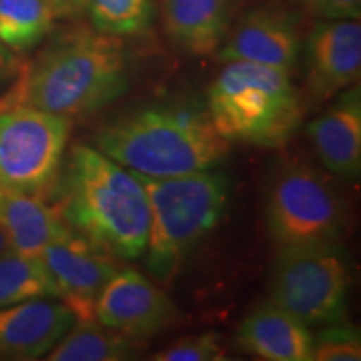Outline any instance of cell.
Here are the masks:
<instances>
[{"instance_id": "obj_1", "label": "cell", "mask_w": 361, "mask_h": 361, "mask_svg": "<svg viewBox=\"0 0 361 361\" xmlns=\"http://www.w3.org/2000/svg\"><path fill=\"white\" fill-rule=\"evenodd\" d=\"M128 89L124 42L87 25L57 32L34 61L24 62L19 79L20 104L67 119L102 109Z\"/></svg>"}, {"instance_id": "obj_2", "label": "cell", "mask_w": 361, "mask_h": 361, "mask_svg": "<svg viewBox=\"0 0 361 361\" xmlns=\"http://www.w3.org/2000/svg\"><path fill=\"white\" fill-rule=\"evenodd\" d=\"M56 184V206L72 233L104 247L116 258H142L151 213L146 189L133 171L94 146L78 144L71 149Z\"/></svg>"}, {"instance_id": "obj_3", "label": "cell", "mask_w": 361, "mask_h": 361, "mask_svg": "<svg viewBox=\"0 0 361 361\" xmlns=\"http://www.w3.org/2000/svg\"><path fill=\"white\" fill-rule=\"evenodd\" d=\"M94 147L117 164L147 178L213 171L231 151L207 111L188 104H152L104 124Z\"/></svg>"}, {"instance_id": "obj_4", "label": "cell", "mask_w": 361, "mask_h": 361, "mask_svg": "<svg viewBox=\"0 0 361 361\" xmlns=\"http://www.w3.org/2000/svg\"><path fill=\"white\" fill-rule=\"evenodd\" d=\"M303 112L290 71L255 62H226L207 94L211 123L229 142L281 147L300 129Z\"/></svg>"}, {"instance_id": "obj_5", "label": "cell", "mask_w": 361, "mask_h": 361, "mask_svg": "<svg viewBox=\"0 0 361 361\" xmlns=\"http://www.w3.org/2000/svg\"><path fill=\"white\" fill-rule=\"evenodd\" d=\"M135 176L146 189L151 213L146 269L159 283L169 284L219 224L229 201V179L213 171L161 179Z\"/></svg>"}, {"instance_id": "obj_6", "label": "cell", "mask_w": 361, "mask_h": 361, "mask_svg": "<svg viewBox=\"0 0 361 361\" xmlns=\"http://www.w3.org/2000/svg\"><path fill=\"white\" fill-rule=\"evenodd\" d=\"M264 214L278 251L338 243L346 226V206L335 183L301 162L279 166L271 176Z\"/></svg>"}, {"instance_id": "obj_7", "label": "cell", "mask_w": 361, "mask_h": 361, "mask_svg": "<svg viewBox=\"0 0 361 361\" xmlns=\"http://www.w3.org/2000/svg\"><path fill=\"white\" fill-rule=\"evenodd\" d=\"M350 266L338 243H319L278 251L269 281V301L308 326L345 318Z\"/></svg>"}, {"instance_id": "obj_8", "label": "cell", "mask_w": 361, "mask_h": 361, "mask_svg": "<svg viewBox=\"0 0 361 361\" xmlns=\"http://www.w3.org/2000/svg\"><path fill=\"white\" fill-rule=\"evenodd\" d=\"M71 119L27 104L0 107V189L52 191L69 141Z\"/></svg>"}, {"instance_id": "obj_9", "label": "cell", "mask_w": 361, "mask_h": 361, "mask_svg": "<svg viewBox=\"0 0 361 361\" xmlns=\"http://www.w3.org/2000/svg\"><path fill=\"white\" fill-rule=\"evenodd\" d=\"M180 318L174 301L134 268L117 269L94 305V319L133 340L164 331Z\"/></svg>"}, {"instance_id": "obj_10", "label": "cell", "mask_w": 361, "mask_h": 361, "mask_svg": "<svg viewBox=\"0 0 361 361\" xmlns=\"http://www.w3.org/2000/svg\"><path fill=\"white\" fill-rule=\"evenodd\" d=\"M56 298L78 319H94V305L119 266L116 256L80 234L71 233L39 255Z\"/></svg>"}, {"instance_id": "obj_11", "label": "cell", "mask_w": 361, "mask_h": 361, "mask_svg": "<svg viewBox=\"0 0 361 361\" xmlns=\"http://www.w3.org/2000/svg\"><path fill=\"white\" fill-rule=\"evenodd\" d=\"M360 19H322L306 42V97L329 101L360 80Z\"/></svg>"}, {"instance_id": "obj_12", "label": "cell", "mask_w": 361, "mask_h": 361, "mask_svg": "<svg viewBox=\"0 0 361 361\" xmlns=\"http://www.w3.org/2000/svg\"><path fill=\"white\" fill-rule=\"evenodd\" d=\"M300 51V30L290 13L273 7H258L231 25L216 57L224 64L245 61L291 71Z\"/></svg>"}, {"instance_id": "obj_13", "label": "cell", "mask_w": 361, "mask_h": 361, "mask_svg": "<svg viewBox=\"0 0 361 361\" xmlns=\"http://www.w3.org/2000/svg\"><path fill=\"white\" fill-rule=\"evenodd\" d=\"M59 298H32L0 308V360H39L75 323Z\"/></svg>"}, {"instance_id": "obj_14", "label": "cell", "mask_w": 361, "mask_h": 361, "mask_svg": "<svg viewBox=\"0 0 361 361\" xmlns=\"http://www.w3.org/2000/svg\"><path fill=\"white\" fill-rule=\"evenodd\" d=\"M322 164L336 178L355 180L361 171V90L345 89L322 116L306 126Z\"/></svg>"}, {"instance_id": "obj_15", "label": "cell", "mask_w": 361, "mask_h": 361, "mask_svg": "<svg viewBox=\"0 0 361 361\" xmlns=\"http://www.w3.org/2000/svg\"><path fill=\"white\" fill-rule=\"evenodd\" d=\"M236 343L259 360L313 361V333L308 324L271 301L247 313L238 328Z\"/></svg>"}, {"instance_id": "obj_16", "label": "cell", "mask_w": 361, "mask_h": 361, "mask_svg": "<svg viewBox=\"0 0 361 361\" xmlns=\"http://www.w3.org/2000/svg\"><path fill=\"white\" fill-rule=\"evenodd\" d=\"M239 0H159L164 34L180 51L209 56L231 29Z\"/></svg>"}, {"instance_id": "obj_17", "label": "cell", "mask_w": 361, "mask_h": 361, "mask_svg": "<svg viewBox=\"0 0 361 361\" xmlns=\"http://www.w3.org/2000/svg\"><path fill=\"white\" fill-rule=\"evenodd\" d=\"M0 224L13 252L39 256L52 243L72 233L61 209L47 204L44 196L0 189Z\"/></svg>"}, {"instance_id": "obj_18", "label": "cell", "mask_w": 361, "mask_h": 361, "mask_svg": "<svg viewBox=\"0 0 361 361\" xmlns=\"http://www.w3.org/2000/svg\"><path fill=\"white\" fill-rule=\"evenodd\" d=\"M142 353L137 340L96 319H75L69 331L49 351L51 361H126Z\"/></svg>"}, {"instance_id": "obj_19", "label": "cell", "mask_w": 361, "mask_h": 361, "mask_svg": "<svg viewBox=\"0 0 361 361\" xmlns=\"http://www.w3.org/2000/svg\"><path fill=\"white\" fill-rule=\"evenodd\" d=\"M56 19L52 0H0V42L16 54L32 51Z\"/></svg>"}, {"instance_id": "obj_20", "label": "cell", "mask_w": 361, "mask_h": 361, "mask_svg": "<svg viewBox=\"0 0 361 361\" xmlns=\"http://www.w3.org/2000/svg\"><path fill=\"white\" fill-rule=\"evenodd\" d=\"M56 298L39 256L7 252L0 256V308L32 298Z\"/></svg>"}, {"instance_id": "obj_21", "label": "cell", "mask_w": 361, "mask_h": 361, "mask_svg": "<svg viewBox=\"0 0 361 361\" xmlns=\"http://www.w3.org/2000/svg\"><path fill=\"white\" fill-rule=\"evenodd\" d=\"M85 12L99 32L134 37L151 29L154 4L152 0H87Z\"/></svg>"}, {"instance_id": "obj_22", "label": "cell", "mask_w": 361, "mask_h": 361, "mask_svg": "<svg viewBox=\"0 0 361 361\" xmlns=\"http://www.w3.org/2000/svg\"><path fill=\"white\" fill-rule=\"evenodd\" d=\"M314 361H360L361 336L353 324L341 322L324 324L322 331L313 335Z\"/></svg>"}, {"instance_id": "obj_23", "label": "cell", "mask_w": 361, "mask_h": 361, "mask_svg": "<svg viewBox=\"0 0 361 361\" xmlns=\"http://www.w3.org/2000/svg\"><path fill=\"white\" fill-rule=\"evenodd\" d=\"M157 361H219L226 360L221 338L216 333H202L180 338L168 348L152 356Z\"/></svg>"}, {"instance_id": "obj_24", "label": "cell", "mask_w": 361, "mask_h": 361, "mask_svg": "<svg viewBox=\"0 0 361 361\" xmlns=\"http://www.w3.org/2000/svg\"><path fill=\"white\" fill-rule=\"evenodd\" d=\"M319 19H360L361 0H296Z\"/></svg>"}, {"instance_id": "obj_25", "label": "cell", "mask_w": 361, "mask_h": 361, "mask_svg": "<svg viewBox=\"0 0 361 361\" xmlns=\"http://www.w3.org/2000/svg\"><path fill=\"white\" fill-rule=\"evenodd\" d=\"M25 61H20L17 54L11 51L7 45L0 42V85L12 82L19 78Z\"/></svg>"}, {"instance_id": "obj_26", "label": "cell", "mask_w": 361, "mask_h": 361, "mask_svg": "<svg viewBox=\"0 0 361 361\" xmlns=\"http://www.w3.org/2000/svg\"><path fill=\"white\" fill-rule=\"evenodd\" d=\"M57 19H78L87 8V0H52Z\"/></svg>"}, {"instance_id": "obj_27", "label": "cell", "mask_w": 361, "mask_h": 361, "mask_svg": "<svg viewBox=\"0 0 361 361\" xmlns=\"http://www.w3.org/2000/svg\"><path fill=\"white\" fill-rule=\"evenodd\" d=\"M11 245H8V238L6 231H4L2 224H0V256L7 255V252H11Z\"/></svg>"}]
</instances>
